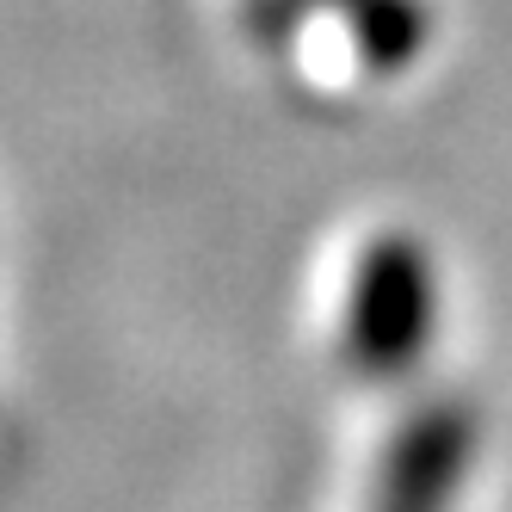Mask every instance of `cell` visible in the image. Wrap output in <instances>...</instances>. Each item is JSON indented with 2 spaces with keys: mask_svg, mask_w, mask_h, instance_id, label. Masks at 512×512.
I'll return each instance as SVG.
<instances>
[{
  "mask_svg": "<svg viewBox=\"0 0 512 512\" xmlns=\"http://www.w3.org/2000/svg\"><path fill=\"white\" fill-rule=\"evenodd\" d=\"M358 315H352V346L358 352H371L383 364L395 358H414L420 346V321H426V278L414 266V253L401 247V253H377L371 266H364L358 278Z\"/></svg>",
  "mask_w": 512,
  "mask_h": 512,
  "instance_id": "cell-1",
  "label": "cell"
}]
</instances>
